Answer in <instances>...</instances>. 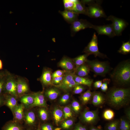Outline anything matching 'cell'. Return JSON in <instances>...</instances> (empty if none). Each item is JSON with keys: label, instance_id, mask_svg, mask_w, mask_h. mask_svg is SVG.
<instances>
[{"label": "cell", "instance_id": "1", "mask_svg": "<svg viewBox=\"0 0 130 130\" xmlns=\"http://www.w3.org/2000/svg\"><path fill=\"white\" fill-rule=\"evenodd\" d=\"M106 101L112 108L119 109L128 105L130 101L129 88L113 87L107 93Z\"/></svg>", "mask_w": 130, "mask_h": 130}, {"label": "cell", "instance_id": "2", "mask_svg": "<svg viewBox=\"0 0 130 130\" xmlns=\"http://www.w3.org/2000/svg\"><path fill=\"white\" fill-rule=\"evenodd\" d=\"M113 80L120 85L129 84L130 81V63L129 61L120 63L116 67L111 75Z\"/></svg>", "mask_w": 130, "mask_h": 130}, {"label": "cell", "instance_id": "3", "mask_svg": "<svg viewBox=\"0 0 130 130\" xmlns=\"http://www.w3.org/2000/svg\"><path fill=\"white\" fill-rule=\"evenodd\" d=\"M85 63L89 66L90 70L96 75L104 76L110 70V67L106 62L87 60Z\"/></svg>", "mask_w": 130, "mask_h": 130}, {"label": "cell", "instance_id": "4", "mask_svg": "<svg viewBox=\"0 0 130 130\" xmlns=\"http://www.w3.org/2000/svg\"><path fill=\"white\" fill-rule=\"evenodd\" d=\"M98 44L97 36L95 32L91 40L85 48L83 52L89 55H93L95 57L98 56L104 58L106 57V55L100 52L99 51Z\"/></svg>", "mask_w": 130, "mask_h": 130}, {"label": "cell", "instance_id": "5", "mask_svg": "<svg viewBox=\"0 0 130 130\" xmlns=\"http://www.w3.org/2000/svg\"><path fill=\"white\" fill-rule=\"evenodd\" d=\"M74 72H66L60 84L53 86L65 92L71 90L75 86L79 84L76 83L74 79Z\"/></svg>", "mask_w": 130, "mask_h": 130}, {"label": "cell", "instance_id": "6", "mask_svg": "<svg viewBox=\"0 0 130 130\" xmlns=\"http://www.w3.org/2000/svg\"><path fill=\"white\" fill-rule=\"evenodd\" d=\"M106 20L112 22V26L115 36H120L123 31L127 27L128 24L123 19L110 15Z\"/></svg>", "mask_w": 130, "mask_h": 130}, {"label": "cell", "instance_id": "7", "mask_svg": "<svg viewBox=\"0 0 130 130\" xmlns=\"http://www.w3.org/2000/svg\"><path fill=\"white\" fill-rule=\"evenodd\" d=\"M99 1H96L87 7V15L92 18L107 17L104 12L100 6Z\"/></svg>", "mask_w": 130, "mask_h": 130}, {"label": "cell", "instance_id": "8", "mask_svg": "<svg viewBox=\"0 0 130 130\" xmlns=\"http://www.w3.org/2000/svg\"><path fill=\"white\" fill-rule=\"evenodd\" d=\"M80 118L82 121L85 124H94L99 119L98 111V110H90L85 109L82 113Z\"/></svg>", "mask_w": 130, "mask_h": 130}, {"label": "cell", "instance_id": "9", "mask_svg": "<svg viewBox=\"0 0 130 130\" xmlns=\"http://www.w3.org/2000/svg\"><path fill=\"white\" fill-rule=\"evenodd\" d=\"M71 24V35L72 37L81 30L88 28H92L93 25L86 20L83 19H78Z\"/></svg>", "mask_w": 130, "mask_h": 130}, {"label": "cell", "instance_id": "10", "mask_svg": "<svg viewBox=\"0 0 130 130\" xmlns=\"http://www.w3.org/2000/svg\"><path fill=\"white\" fill-rule=\"evenodd\" d=\"M58 66L68 72L74 73L75 70L73 59L67 57H63L58 63Z\"/></svg>", "mask_w": 130, "mask_h": 130}, {"label": "cell", "instance_id": "11", "mask_svg": "<svg viewBox=\"0 0 130 130\" xmlns=\"http://www.w3.org/2000/svg\"><path fill=\"white\" fill-rule=\"evenodd\" d=\"M92 28L95 29L98 35H105L111 38L115 36L111 24L103 26L93 25Z\"/></svg>", "mask_w": 130, "mask_h": 130}, {"label": "cell", "instance_id": "12", "mask_svg": "<svg viewBox=\"0 0 130 130\" xmlns=\"http://www.w3.org/2000/svg\"><path fill=\"white\" fill-rule=\"evenodd\" d=\"M3 93H4L3 94L8 93L16 98L17 96V83L13 80L6 79Z\"/></svg>", "mask_w": 130, "mask_h": 130}, {"label": "cell", "instance_id": "13", "mask_svg": "<svg viewBox=\"0 0 130 130\" xmlns=\"http://www.w3.org/2000/svg\"><path fill=\"white\" fill-rule=\"evenodd\" d=\"M25 107L22 104H18L12 111L14 117V121L21 124L24 119Z\"/></svg>", "mask_w": 130, "mask_h": 130}, {"label": "cell", "instance_id": "14", "mask_svg": "<svg viewBox=\"0 0 130 130\" xmlns=\"http://www.w3.org/2000/svg\"><path fill=\"white\" fill-rule=\"evenodd\" d=\"M58 12L65 20L69 24H71L78 19L79 14L72 11L64 10L63 11L59 10Z\"/></svg>", "mask_w": 130, "mask_h": 130}, {"label": "cell", "instance_id": "15", "mask_svg": "<svg viewBox=\"0 0 130 130\" xmlns=\"http://www.w3.org/2000/svg\"><path fill=\"white\" fill-rule=\"evenodd\" d=\"M91 100L94 106H99L102 105L106 102V98L101 92L94 91L93 92Z\"/></svg>", "mask_w": 130, "mask_h": 130}, {"label": "cell", "instance_id": "16", "mask_svg": "<svg viewBox=\"0 0 130 130\" xmlns=\"http://www.w3.org/2000/svg\"><path fill=\"white\" fill-rule=\"evenodd\" d=\"M52 73L51 70L50 69H46L43 71L40 78V80L44 85H53Z\"/></svg>", "mask_w": 130, "mask_h": 130}, {"label": "cell", "instance_id": "17", "mask_svg": "<svg viewBox=\"0 0 130 130\" xmlns=\"http://www.w3.org/2000/svg\"><path fill=\"white\" fill-rule=\"evenodd\" d=\"M34 102L31 107L34 106H39L45 107L46 103L44 95L42 92H38L34 94Z\"/></svg>", "mask_w": 130, "mask_h": 130}, {"label": "cell", "instance_id": "18", "mask_svg": "<svg viewBox=\"0 0 130 130\" xmlns=\"http://www.w3.org/2000/svg\"><path fill=\"white\" fill-rule=\"evenodd\" d=\"M24 119L26 124L30 127L34 126L36 124V115L32 110H29L24 113Z\"/></svg>", "mask_w": 130, "mask_h": 130}, {"label": "cell", "instance_id": "19", "mask_svg": "<svg viewBox=\"0 0 130 130\" xmlns=\"http://www.w3.org/2000/svg\"><path fill=\"white\" fill-rule=\"evenodd\" d=\"M4 95L5 98V104L13 111L18 105L16 98L10 95Z\"/></svg>", "mask_w": 130, "mask_h": 130}, {"label": "cell", "instance_id": "20", "mask_svg": "<svg viewBox=\"0 0 130 130\" xmlns=\"http://www.w3.org/2000/svg\"><path fill=\"white\" fill-rule=\"evenodd\" d=\"M72 11L78 14H81L87 15V7L81 1L76 0Z\"/></svg>", "mask_w": 130, "mask_h": 130}, {"label": "cell", "instance_id": "21", "mask_svg": "<svg viewBox=\"0 0 130 130\" xmlns=\"http://www.w3.org/2000/svg\"><path fill=\"white\" fill-rule=\"evenodd\" d=\"M29 90L28 86L25 82L19 80L17 83V95H22L27 92Z\"/></svg>", "mask_w": 130, "mask_h": 130}, {"label": "cell", "instance_id": "22", "mask_svg": "<svg viewBox=\"0 0 130 130\" xmlns=\"http://www.w3.org/2000/svg\"><path fill=\"white\" fill-rule=\"evenodd\" d=\"M59 89L55 87L50 88L46 91L45 93V95L47 97L51 100H55L58 97L60 94V91Z\"/></svg>", "mask_w": 130, "mask_h": 130}, {"label": "cell", "instance_id": "23", "mask_svg": "<svg viewBox=\"0 0 130 130\" xmlns=\"http://www.w3.org/2000/svg\"><path fill=\"white\" fill-rule=\"evenodd\" d=\"M2 130H24L21 124L15 121H10L6 123L3 126Z\"/></svg>", "mask_w": 130, "mask_h": 130}, {"label": "cell", "instance_id": "24", "mask_svg": "<svg viewBox=\"0 0 130 130\" xmlns=\"http://www.w3.org/2000/svg\"><path fill=\"white\" fill-rule=\"evenodd\" d=\"M90 71L89 66L85 63L77 68L74 73L77 76L84 77L88 74Z\"/></svg>", "mask_w": 130, "mask_h": 130}, {"label": "cell", "instance_id": "25", "mask_svg": "<svg viewBox=\"0 0 130 130\" xmlns=\"http://www.w3.org/2000/svg\"><path fill=\"white\" fill-rule=\"evenodd\" d=\"M74 79L75 82L79 84L87 86L90 87L93 82V80L88 78L78 76L75 74Z\"/></svg>", "mask_w": 130, "mask_h": 130}, {"label": "cell", "instance_id": "26", "mask_svg": "<svg viewBox=\"0 0 130 130\" xmlns=\"http://www.w3.org/2000/svg\"><path fill=\"white\" fill-rule=\"evenodd\" d=\"M20 100L25 108L31 107L34 101L33 95H24L21 97Z\"/></svg>", "mask_w": 130, "mask_h": 130}, {"label": "cell", "instance_id": "27", "mask_svg": "<svg viewBox=\"0 0 130 130\" xmlns=\"http://www.w3.org/2000/svg\"><path fill=\"white\" fill-rule=\"evenodd\" d=\"M52 114L55 124L58 126L64 118L63 111L60 108L56 107L54 109Z\"/></svg>", "mask_w": 130, "mask_h": 130}, {"label": "cell", "instance_id": "28", "mask_svg": "<svg viewBox=\"0 0 130 130\" xmlns=\"http://www.w3.org/2000/svg\"><path fill=\"white\" fill-rule=\"evenodd\" d=\"M89 55L88 54L85 53L79 55L73 59L75 66V70L86 63L87 60V57Z\"/></svg>", "mask_w": 130, "mask_h": 130}, {"label": "cell", "instance_id": "29", "mask_svg": "<svg viewBox=\"0 0 130 130\" xmlns=\"http://www.w3.org/2000/svg\"><path fill=\"white\" fill-rule=\"evenodd\" d=\"M119 120L118 130H130V120L125 116L121 117Z\"/></svg>", "mask_w": 130, "mask_h": 130}, {"label": "cell", "instance_id": "30", "mask_svg": "<svg viewBox=\"0 0 130 130\" xmlns=\"http://www.w3.org/2000/svg\"><path fill=\"white\" fill-rule=\"evenodd\" d=\"M92 94L93 92L89 89L81 94L80 99L83 104H86L89 102L91 100Z\"/></svg>", "mask_w": 130, "mask_h": 130}, {"label": "cell", "instance_id": "31", "mask_svg": "<svg viewBox=\"0 0 130 130\" xmlns=\"http://www.w3.org/2000/svg\"><path fill=\"white\" fill-rule=\"evenodd\" d=\"M119 122V119L112 120L106 124L105 130H118Z\"/></svg>", "mask_w": 130, "mask_h": 130}, {"label": "cell", "instance_id": "32", "mask_svg": "<svg viewBox=\"0 0 130 130\" xmlns=\"http://www.w3.org/2000/svg\"><path fill=\"white\" fill-rule=\"evenodd\" d=\"M118 52L123 54H127L130 52V41L126 42H123L122 44L118 51Z\"/></svg>", "mask_w": 130, "mask_h": 130}, {"label": "cell", "instance_id": "33", "mask_svg": "<svg viewBox=\"0 0 130 130\" xmlns=\"http://www.w3.org/2000/svg\"><path fill=\"white\" fill-rule=\"evenodd\" d=\"M76 0H63V3L65 10L73 11Z\"/></svg>", "mask_w": 130, "mask_h": 130}, {"label": "cell", "instance_id": "34", "mask_svg": "<svg viewBox=\"0 0 130 130\" xmlns=\"http://www.w3.org/2000/svg\"><path fill=\"white\" fill-rule=\"evenodd\" d=\"M103 116L104 118L107 120H111L114 118L115 113L114 111L110 109L105 110L104 112Z\"/></svg>", "mask_w": 130, "mask_h": 130}, {"label": "cell", "instance_id": "35", "mask_svg": "<svg viewBox=\"0 0 130 130\" xmlns=\"http://www.w3.org/2000/svg\"><path fill=\"white\" fill-rule=\"evenodd\" d=\"M42 107L39 109L38 110V114L41 120L43 121L47 120L48 117V115L47 111L44 108Z\"/></svg>", "mask_w": 130, "mask_h": 130}, {"label": "cell", "instance_id": "36", "mask_svg": "<svg viewBox=\"0 0 130 130\" xmlns=\"http://www.w3.org/2000/svg\"><path fill=\"white\" fill-rule=\"evenodd\" d=\"M63 112L64 118L65 119H67L72 117L73 116V113L72 110L69 106H65L63 108Z\"/></svg>", "mask_w": 130, "mask_h": 130}, {"label": "cell", "instance_id": "37", "mask_svg": "<svg viewBox=\"0 0 130 130\" xmlns=\"http://www.w3.org/2000/svg\"><path fill=\"white\" fill-rule=\"evenodd\" d=\"M72 109L76 113H79L81 109V106L79 103L77 101L74 100L71 104Z\"/></svg>", "mask_w": 130, "mask_h": 130}, {"label": "cell", "instance_id": "38", "mask_svg": "<svg viewBox=\"0 0 130 130\" xmlns=\"http://www.w3.org/2000/svg\"><path fill=\"white\" fill-rule=\"evenodd\" d=\"M74 123V121L72 119H67L63 122L61 125L62 128L65 130L69 129L72 127Z\"/></svg>", "mask_w": 130, "mask_h": 130}, {"label": "cell", "instance_id": "39", "mask_svg": "<svg viewBox=\"0 0 130 130\" xmlns=\"http://www.w3.org/2000/svg\"><path fill=\"white\" fill-rule=\"evenodd\" d=\"M70 96V94L68 93L65 94L60 98L59 100V103L62 104H66L69 101Z\"/></svg>", "mask_w": 130, "mask_h": 130}, {"label": "cell", "instance_id": "40", "mask_svg": "<svg viewBox=\"0 0 130 130\" xmlns=\"http://www.w3.org/2000/svg\"><path fill=\"white\" fill-rule=\"evenodd\" d=\"M109 79L105 78L103 81L100 87L101 91L104 92L106 91L108 89V84L110 82Z\"/></svg>", "mask_w": 130, "mask_h": 130}, {"label": "cell", "instance_id": "41", "mask_svg": "<svg viewBox=\"0 0 130 130\" xmlns=\"http://www.w3.org/2000/svg\"><path fill=\"white\" fill-rule=\"evenodd\" d=\"M84 88L83 85L81 84L78 85L73 88V92L75 94H79L83 91Z\"/></svg>", "mask_w": 130, "mask_h": 130}, {"label": "cell", "instance_id": "42", "mask_svg": "<svg viewBox=\"0 0 130 130\" xmlns=\"http://www.w3.org/2000/svg\"><path fill=\"white\" fill-rule=\"evenodd\" d=\"M65 74L60 76L52 78V86L58 85L60 84L64 79Z\"/></svg>", "mask_w": 130, "mask_h": 130}, {"label": "cell", "instance_id": "43", "mask_svg": "<svg viewBox=\"0 0 130 130\" xmlns=\"http://www.w3.org/2000/svg\"><path fill=\"white\" fill-rule=\"evenodd\" d=\"M67 72L64 70H57L52 73V78L62 76Z\"/></svg>", "mask_w": 130, "mask_h": 130}, {"label": "cell", "instance_id": "44", "mask_svg": "<svg viewBox=\"0 0 130 130\" xmlns=\"http://www.w3.org/2000/svg\"><path fill=\"white\" fill-rule=\"evenodd\" d=\"M5 76L0 79V95L3 94L6 79Z\"/></svg>", "mask_w": 130, "mask_h": 130}, {"label": "cell", "instance_id": "45", "mask_svg": "<svg viewBox=\"0 0 130 130\" xmlns=\"http://www.w3.org/2000/svg\"><path fill=\"white\" fill-rule=\"evenodd\" d=\"M40 129L41 130H53L52 126L48 124H43L40 127Z\"/></svg>", "mask_w": 130, "mask_h": 130}, {"label": "cell", "instance_id": "46", "mask_svg": "<svg viewBox=\"0 0 130 130\" xmlns=\"http://www.w3.org/2000/svg\"><path fill=\"white\" fill-rule=\"evenodd\" d=\"M102 83V81L98 80L94 82L93 83V86L96 89L100 88Z\"/></svg>", "mask_w": 130, "mask_h": 130}, {"label": "cell", "instance_id": "47", "mask_svg": "<svg viewBox=\"0 0 130 130\" xmlns=\"http://www.w3.org/2000/svg\"><path fill=\"white\" fill-rule=\"evenodd\" d=\"M74 130H87L85 126L80 124H78L76 126Z\"/></svg>", "mask_w": 130, "mask_h": 130}, {"label": "cell", "instance_id": "48", "mask_svg": "<svg viewBox=\"0 0 130 130\" xmlns=\"http://www.w3.org/2000/svg\"><path fill=\"white\" fill-rule=\"evenodd\" d=\"M5 100L4 95H0V107L5 104Z\"/></svg>", "mask_w": 130, "mask_h": 130}, {"label": "cell", "instance_id": "49", "mask_svg": "<svg viewBox=\"0 0 130 130\" xmlns=\"http://www.w3.org/2000/svg\"><path fill=\"white\" fill-rule=\"evenodd\" d=\"M125 117L129 120H130V107L126 108L125 110Z\"/></svg>", "mask_w": 130, "mask_h": 130}, {"label": "cell", "instance_id": "50", "mask_svg": "<svg viewBox=\"0 0 130 130\" xmlns=\"http://www.w3.org/2000/svg\"><path fill=\"white\" fill-rule=\"evenodd\" d=\"M81 1L83 2L85 5L87 4L89 5L92 4L95 2L96 1L94 0H82Z\"/></svg>", "mask_w": 130, "mask_h": 130}, {"label": "cell", "instance_id": "51", "mask_svg": "<svg viewBox=\"0 0 130 130\" xmlns=\"http://www.w3.org/2000/svg\"><path fill=\"white\" fill-rule=\"evenodd\" d=\"M90 130H102V129L98 127H94L93 126H91L90 129Z\"/></svg>", "mask_w": 130, "mask_h": 130}, {"label": "cell", "instance_id": "52", "mask_svg": "<svg viewBox=\"0 0 130 130\" xmlns=\"http://www.w3.org/2000/svg\"><path fill=\"white\" fill-rule=\"evenodd\" d=\"M5 76V73L3 71L0 72V79Z\"/></svg>", "mask_w": 130, "mask_h": 130}, {"label": "cell", "instance_id": "53", "mask_svg": "<svg viewBox=\"0 0 130 130\" xmlns=\"http://www.w3.org/2000/svg\"><path fill=\"white\" fill-rule=\"evenodd\" d=\"M3 64L2 61L0 59V70H1L3 69Z\"/></svg>", "mask_w": 130, "mask_h": 130}, {"label": "cell", "instance_id": "54", "mask_svg": "<svg viewBox=\"0 0 130 130\" xmlns=\"http://www.w3.org/2000/svg\"><path fill=\"white\" fill-rule=\"evenodd\" d=\"M61 129V128H57L55 129L54 130H60Z\"/></svg>", "mask_w": 130, "mask_h": 130}, {"label": "cell", "instance_id": "55", "mask_svg": "<svg viewBox=\"0 0 130 130\" xmlns=\"http://www.w3.org/2000/svg\"><path fill=\"white\" fill-rule=\"evenodd\" d=\"M36 130H41L40 127L39 126L38 129Z\"/></svg>", "mask_w": 130, "mask_h": 130}, {"label": "cell", "instance_id": "56", "mask_svg": "<svg viewBox=\"0 0 130 130\" xmlns=\"http://www.w3.org/2000/svg\"></svg>", "mask_w": 130, "mask_h": 130}, {"label": "cell", "instance_id": "57", "mask_svg": "<svg viewBox=\"0 0 130 130\" xmlns=\"http://www.w3.org/2000/svg\"></svg>", "mask_w": 130, "mask_h": 130}]
</instances>
